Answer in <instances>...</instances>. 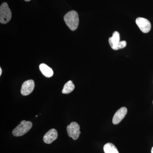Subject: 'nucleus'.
I'll return each mask as SVG.
<instances>
[{
  "label": "nucleus",
  "instance_id": "obj_1",
  "mask_svg": "<svg viewBox=\"0 0 153 153\" xmlns=\"http://www.w3.org/2000/svg\"><path fill=\"white\" fill-rule=\"evenodd\" d=\"M64 20L70 30L75 31L77 29L79 25V19L78 14L76 11L68 12L64 16Z\"/></svg>",
  "mask_w": 153,
  "mask_h": 153
},
{
  "label": "nucleus",
  "instance_id": "obj_2",
  "mask_svg": "<svg viewBox=\"0 0 153 153\" xmlns=\"http://www.w3.org/2000/svg\"><path fill=\"white\" fill-rule=\"evenodd\" d=\"M32 126L33 123L31 122L23 120L13 130V134L16 137L22 136L27 133L32 128Z\"/></svg>",
  "mask_w": 153,
  "mask_h": 153
},
{
  "label": "nucleus",
  "instance_id": "obj_3",
  "mask_svg": "<svg viewBox=\"0 0 153 153\" xmlns=\"http://www.w3.org/2000/svg\"><path fill=\"white\" fill-rule=\"evenodd\" d=\"M12 18V12L7 3H3L0 7V22L1 24L8 23Z\"/></svg>",
  "mask_w": 153,
  "mask_h": 153
},
{
  "label": "nucleus",
  "instance_id": "obj_4",
  "mask_svg": "<svg viewBox=\"0 0 153 153\" xmlns=\"http://www.w3.org/2000/svg\"><path fill=\"white\" fill-rule=\"evenodd\" d=\"M67 131L68 136L74 140H77L81 133L79 125L75 122H71L69 125L67 126Z\"/></svg>",
  "mask_w": 153,
  "mask_h": 153
},
{
  "label": "nucleus",
  "instance_id": "obj_5",
  "mask_svg": "<svg viewBox=\"0 0 153 153\" xmlns=\"http://www.w3.org/2000/svg\"><path fill=\"white\" fill-rule=\"evenodd\" d=\"M136 23L143 33H147L150 31L152 26L147 19L139 17L136 20Z\"/></svg>",
  "mask_w": 153,
  "mask_h": 153
},
{
  "label": "nucleus",
  "instance_id": "obj_6",
  "mask_svg": "<svg viewBox=\"0 0 153 153\" xmlns=\"http://www.w3.org/2000/svg\"><path fill=\"white\" fill-rule=\"evenodd\" d=\"M35 88V82L32 79L27 80L22 84L21 92L22 95H29L34 90Z\"/></svg>",
  "mask_w": 153,
  "mask_h": 153
},
{
  "label": "nucleus",
  "instance_id": "obj_7",
  "mask_svg": "<svg viewBox=\"0 0 153 153\" xmlns=\"http://www.w3.org/2000/svg\"><path fill=\"white\" fill-rule=\"evenodd\" d=\"M127 113L126 108L123 107L117 110L114 116L112 119V123L114 124H118L125 117Z\"/></svg>",
  "mask_w": 153,
  "mask_h": 153
},
{
  "label": "nucleus",
  "instance_id": "obj_8",
  "mask_svg": "<svg viewBox=\"0 0 153 153\" xmlns=\"http://www.w3.org/2000/svg\"><path fill=\"white\" fill-rule=\"evenodd\" d=\"M57 137L58 133L57 130L54 128L51 129L44 135L43 140L46 143L51 144L57 139Z\"/></svg>",
  "mask_w": 153,
  "mask_h": 153
},
{
  "label": "nucleus",
  "instance_id": "obj_9",
  "mask_svg": "<svg viewBox=\"0 0 153 153\" xmlns=\"http://www.w3.org/2000/svg\"><path fill=\"white\" fill-rule=\"evenodd\" d=\"M120 36L119 33L115 31L113 34L112 37L109 38L108 42L111 47L114 50H118V46L120 42Z\"/></svg>",
  "mask_w": 153,
  "mask_h": 153
},
{
  "label": "nucleus",
  "instance_id": "obj_10",
  "mask_svg": "<svg viewBox=\"0 0 153 153\" xmlns=\"http://www.w3.org/2000/svg\"><path fill=\"white\" fill-rule=\"evenodd\" d=\"M39 69L42 74L47 77H50L54 74L53 70L44 63H41L39 66Z\"/></svg>",
  "mask_w": 153,
  "mask_h": 153
},
{
  "label": "nucleus",
  "instance_id": "obj_11",
  "mask_svg": "<svg viewBox=\"0 0 153 153\" xmlns=\"http://www.w3.org/2000/svg\"><path fill=\"white\" fill-rule=\"evenodd\" d=\"M103 150L105 153H119L117 149L111 143H107L104 145Z\"/></svg>",
  "mask_w": 153,
  "mask_h": 153
},
{
  "label": "nucleus",
  "instance_id": "obj_12",
  "mask_svg": "<svg viewBox=\"0 0 153 153\" xmlns=\"http://www.w3.org/2000/svg\"><path fill=\"white\" fill-rule=\"evenodd\" d=\"M74 88H75V86L74 84L71 80H69L64 85L62 90V93L68 94L72 92L74 90Z\"/></svg>",
  "mask_w": 153,
  "mask_h": 153
},
{
  "label": "nucleus",
  "instance_id": "obj_13",
  "mask_svg": "<svg viewBox=\"0 0 153 153\" xmlns=\"http://www.w3.org/2000/svg\"><path fill=\"white\" fill-rule=\"evenodd\" d=\"M127 43L125 41H120L118 46L119 49H123L126 46Z\"/></svg>",
  "mask_w": 153,
  "mask_h": 153
},
{
  "label": "nucleus",
  "instance_id": "obj_14",
  "mask_svg": "<svg viewBox=\"0 0 153 153\" xmlns=\"http://www.w3.org/2000/svg\"><path fill=\"white\" fill-rule=\"evenodd\" d=\"M2 72V71L1 68L0 67V76H1V75Z\"/></svg>",
  "mask_w": 153,
  "mask_h": 153
},
{
  "label": "nucleus",
  "instance_id": "obj_15",
  "mask_svg": "<svg viewBox=\"0 0 153 153\" xmlns=\"http://www.w3.org/2000/svg\"><path fill=\"white\" fill-rule=\"evenodd\" d=\"M151 153H153V147L152 148V150H151Z\"/></svg>",
  "mask_w": 153,
  "mask_h": 153
},
{
  "label": "nucleus",
  "instance_id": "obj_16",
  "mask_svg": "<svg viewBox=\"0 0 153 153\" xmlns=\"http://www.w3.org/2000/svg\"><path fill=\"white\" fill-rule=\"evenodd\" d=\"M26 1H30L31 0H25Z\"/></svg>",
  "mask_w": 153,
  "mask_h": 153
},
{
  "label": "nucleus",
  "instance_id": "obj_17",
  "mask_svg": "<svg viewBox=\"0 0 153 153\" xmlns=\"http://www.w3.org/2000/svg\"></svg>",
  "mask_w": 153,
  "mask_h": 153
}]
</instances>
